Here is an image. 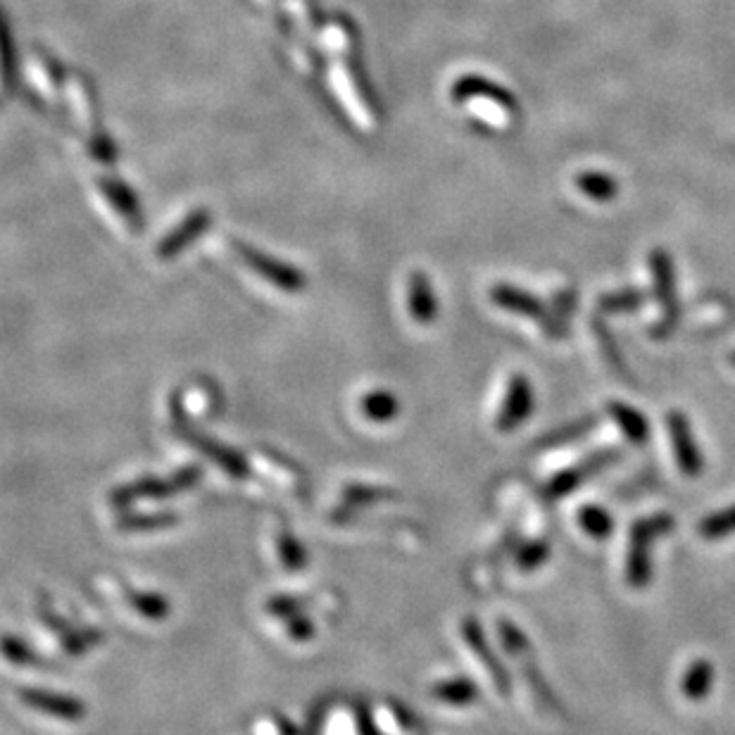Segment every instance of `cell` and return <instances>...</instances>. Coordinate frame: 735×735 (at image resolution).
Masks as SVG:
<instances>
[{"label":"cell","instance_id":"obj_23","mask_svg":"<svg viewBox=\"0 0 735 735\" xmlns=\"http://www.w3.org/2000/svg\"><path fill=\"white\" fill-rule=\"evenodd\" d=\"M127 600L131 602V607L143 614V617L162 619L169 614V605L155 593H134V590H131V593H127Z\"/></svg>","mask_w":735,"mask_h":735},{"label":"cell","instance_id":"obj_3","mask_svg":"<svg viewBox=\"0 0 735 735\" xmlns=\"http://www.w3.org/2000/svg\"><path fill=\"white\" fill-rule=\"evenodd\" d=\"M234 250L238 253V257L253 269L255 274H260L262 279H267L269 284H274L276 288L288 293H298L305 288V276L298 272V269L284 265V262L274 260V257L262 255L260 250L250 248V245L243 243H234Z\"/></svg>","mask_w":735,"mask_h":735},{"label":"cell","instance_id":"obj_7","mask_svg":"<svg viewBox=\"0 0 735 735\" xmlns=\"http://www.w3.org/2000/svg\"><path fill=\"white\" fill-rule=\"evenodd\" d=\"M617 460V450H607V452H600V455L590 457V460L576 464V467L571 469H564L562 474H557L555 479H552L548 483V498L557 500V498H564V495L571 493L576 486H581L583 481L590 479V476L595 474V471H600L605 464L614 462Z\"/></svg>","mask_w":735,"mask_h":735},{"label":"cell","instance_id":"obj_26","mask_svg":"<svg viewBox=\"0 0 735 735\" xmlns=\"http://www.w3.org/2000/svg\"><path fill=\"white\" fill-rule=\"evenodd\" d=\"M0 650H3V655L8 657L12 664H36L34 652H31L20 638L5 636L3 640H0Z\"/></svg>","mask_w":735,"mask_h":735},{"label":"cell","instance_id":"obj_22","mask_svg":"<svg viewBox=\"0 0 735 735\" xmlns=\"http://www.w3.org/2000/svg\"><path fill=\"white\" fill-rule=\"evenodd\" d=\"M579 524L583 533H588L595 540H605L614 531V519L598 505H583L579 512Z\"/></svg>","mask_w":735,"mask_h":735},{"label":"cell","instance_id":"obj_6","mask_svg":"<svg viewBox=\"0 0 735 735\" xmlns=\"http://www.w3.org/2000/svg\"><path fill=\"white\" fill-rule=\"evenodd\" d=\"M462 636H464V640H467L469 650L481 659V667L488 671L490 678H493L495 688H498L502 695L510 693V690H512L510 676H507L505 667H502V664H500L498 655H495V652L490 650V645H488L486 636H483V628L479 626V621H476V619H464Z\"/></svg>","mask_w":735,"mask_h":735},{"label":"cell","instance_id":"obj_19","mask_svg":"<svg viewBox=\"0 0 735 735\" xmlns=\"http://www.w3.org/2000/svg\"><path fill=\"white\" fill-rule=\"evenodd\" d=\"M100 191H103L105 196H108L110 203L115 205L124 217L131 219L138 229V224H141V212H138V203H136L134 193H131L129 188L122 184V181H115V179H100Z\"/></svg>","mask_w":735,"mask_h":735},{"label":"cell","instance_id":"obj_14","mask_svg":"<svg viewBox=\"0 0 735 735\" xmlns=\"http://www.w3.org/2000/svg\"><path fill=\"white\" fill-rule=\"evenodd\" d=\"M609 414L617 422L621 433L631 441L633 445H643L650 441V424L640 414L636 407L626 405V402H609Z\"/></svg>","mask_w":735,"mask_h":735},{"label":"cell","instance_id":"obj_16","mask_svg":"<svg viewBox=\"0 0 735 735\" xmlns=\"http://www.w3.org/2000/svg\"><path fill=\"white\" fill-rule=\"evenodd\" d=\"M184 438H186V441H191L193 445H198V448L203 450L205 455H210L212 460H215L219 467H224L226 471H229L231 476H238V479H241V476L248 474V464H245L241 457L236 455V452L222 448V445L210 441V438L196 436V431H191V429H184Z\"/></svg>","mask_w":735,"mask_h":735},{"label":"cell","instance_id":"obj_25","mask_svg":"<svg viewBox=\"0 0 735 735\" xmlns=\"http://www.w3.org/2000/svg\"><path fill=\"white\" fill-rule=\"evenodd\" d=\"M177 524V517L174 514H157V517H129L119 521L124 531H155V529H165V526Z\"/></svg>","mask_w":735,"mask_h":735},{"label":"cell","instance_id":"obj_1","mask_svg":"<svg viewBox=\"0 0 735 735\" xmlns=\"http://www.w3.org/2000/svg\"><path fill=\"white\" fill-rule=\"evenodd\" d=\"M674 529L671 514H652V517L638 519L628 538V557H626V581L631 588H647L652 576V543L657 538L667 536Z\"/></svg>","mask_w":735,"mask_h":735},{"label":"cell","instance_id":"obj_17","mask_svg":"<svg viewBox=\"0 0 735 735\" xmlns=\"http://www.w3.org/2000/svg\"><path fill=\"white\" fill-rule=\"evenodd\" d=\"M431 693L436 700L445 702V705H471V702H476V697H479V686H476L474 681H469V678L460 676L438 683Z\"/></svg>","mask_w":735,"mask_h":735},{"label":"cell","instance_id":"obj_24","mask_svg":"<svg viewBox=\"0 0 735 735\" xmlns=\"http://www.w3.org/2000/svg\"><path fill=\"white\" fill-rule=\"evenodd\" d=\"M279 555H281V562H284L291 571H298L305 567V550L300 548L298 540H295L291 533L284 531L279 536Z\"/></svg>","mask_w":735,"mask_h":735},{"label":"cell","instance_id":"obj_18","mask_svg":"<svg viewBox=\"0 0 735 735\" xmlns=\"http://www.w3.org/2000/svg\"><path fill=\"white\" fill-rule=\"evenodd\" d=\"M576 186L583 196L598 200V203H605V200H614L619 193V184L617 179L609 177V174L602 172H583L576 177Z\"/></svg>","mask_w":735,"mask_h":735},{"label":"cell","instance_id":"obj_29","mask_svg":"<svg viewBox=\"0 0 735 735\" xmlns=\"http://www.w3.org/2000/svg\"><path fill=\"white\" fill-rule=\"evenodd\" d=\"M288 631H291V636L295 640H305V638L312 636V626H310V621H307V619H293V624H291V628H288Z\"/></svg>","mask_w":735,"mask_h":735},{"label":"cell","instance_id":"obj_5","mask_svg":"<svg viewBox=\"0 0 735 735\" xmlns=\"http://www.w3.org/2000/svg\"><path fill=\"white\" fill-rule=\"evenodd\" d=\"M200 479V469L198 467H188L181 469L177 476H172L169 481H157V479H143L134 483V486L122 488L115 495L117 505H127V502L136 500V498H167V495L179 493V490L191 488L193 483H198Z\"/></svg>","mask_w":735,"mask_h":735},{"label":"cell","instance_id":"obj_15","mask_svg":"<svg viewBox=\"0 0 735 735\" xmlns=\"http://www.w3.org/2000/svg\"><path fill=\"white\" fill-rule=\"evenodd\" d=\"M714 686V667L709 659H695L686 669L681 678V693L688 697L690 702H702L712 693Z\"/></svg>","mask_w":735,"mask_h":735},{"label":"cell","instance_id":"obj_13","mask_svg":"<svg viewBox=\"0 0 735 735\" xmlns=\"http://www.w3.org/2000/svg\"><path fill=\"white\" fill-rule=\"evenodd\" d=\"M652 262V274H655V288L659 303L664 305V310L671 314V322L676 317V284H674V265H671V257L664 250H655L650 257Z\"/></svg>","mask_w":735,"mask_h":735},{"label":"cell","instance_id":"obj_20","mask_svg":"<svg viewBox=\"0 0 735 735\" xmlns=\"http://www.w3.org/2000/svg\"><path fill=\"white\" fill-rule=\"evenodd\" d=\"M697 533H700L705 540H724L735 536V505L726 507V510L707 514V517L697 524Z\"/></svg>","mask_w":735,"mask_h":735},{"label":"cell","instance_id":"obj_28","mask_svg":"<svg viewBox=\"0 0 735 735\" xmlns=\"http://www.w3.org/2000/svg\"><path fill=\"white\" fill-rule=\"evenodd\" d=\"M640 305V295L636 291H628V293H617V295H609V298L602 300V307L607 312H624V310H636Z\"/></svg>","mask_w":735,"mask_h":735},{"label":"cell","instance_id":"obj_12","mask_svg":"<svg viewBox=\"0 0 735 735\" xmlns=\"http://www.w3.org/2000/svg\"><path fill=\"white\" fill-rule=\"evenodd\" d=\"M407 305H410V314L417 324H431L433 317L438 314L436 295L431 291L429 279L422 272H414L410 276V286H407Z\"/></svg>","mask_w":735,"mask_h":735},{"label":"cell","instance_id":"obj_21","mask_svg":"<svg viewBox=\"0 0 735 735\" xmlns=\"http://www.w3.org/2000/svg\"><path fill=\"white\" fill-rule=\"evenodd\" d=\"M362 410H364V417L372 419V422L383 424V422H391V419L398 417L400 402L393 393L374 391L362 400Z\"/></svg>","mask_w":735,"mask_h":735},{"label":"cell","instance_id":"obj_8","mask_svg":"<svg viewBox=\"0 0 735 735\" xmlns=\"http://www.w3.org/2000/svg\"><path fill=\"white\" fill-rule=\"evenodd\" d=\"M452 98L455 100H467V98H488L493 103H498L502 110L514 112L517 110V98L510 91L502 89V86L493 84V81L476 77V74H467V77L457 79L452 84Z\"/></svg>","mask_w":735,"mask_h":735},{"label":"cell","instance_id":"obj_4","mask_svg":"<svg viewBox=\"0 0 735 735\" xmlns=\"http://www.w3.org/2000/svg\"><path fill=\"white\" fill-rule=\"evenodd\" d=\"M533 407H536V395H533L531 381L524 374H512L510 381H507V391L505 398H502L495 426L502 433L519 429L531 417Z\"/></svg>","mask_w":735,"mask_h":735},{"label":"cell","instance_id":"obj_10","mask_svg":"<svg viewBox=\"0 0 735 735\" xmlns=\"http://www.w3.org/2000/svg\"><path fill=\"white\" fill-rule=\"evenodd\" d=\"M207 226H210V212L200 207V210L191 212V215H188L184 222L179 224V229H174L172 234H167L165 238H162L160 248H157V255L165 257V260L167 257L179 255L181 250H184L186 245L193 241V238L203 234Z\"/></svg>","mask_w":735,"mask_h":735},{"label":"cell","instance_id":"obj_30","mask_svg":"<svg viewBox=\"0 0 735 735\" xmlns=\"http://www.w3.org/2000/svg\"><path fill=\"white\" fill-rule=\"evenodd\" d=\"M731 364L735 367V353H731Z\"/></svg>","mask_w":735,"mask_h":735},{"label":"cell","instance_id":"obj_11","mask_svg":"<svg viewBox=\"0 0 735 735\" xmlns=\"http://www.w3.org/2000/svg\"><path fill=\"white\" fill-rule=\"evenodd\" d=\"M490 298H493V303L502 307V310L521 314V317H531V319L545 317L543 305H540V300L536 298V295L521 291V288L517 286H507V284L493 286L490 288Z\"/></svg>","mask_w":735,"mask_h":735},{"label":"cell","instance_id":"obj_27","mask_svg":"<svg viewBox=\"0 0 735 735\" xmlns=\"http://www.w3.org/2000/svg\"><path fill=\"white\" fill-rule=\"evenodd\" d=\"M548 555H550V548L545 543H531V545H526V548L521 550L519 557H517L519 569H524V571L538 569L540 564H543L545 559H548Z\"/></svg>","mask_w":735,"mask_h":735},{"label":"cell","instance_id":"obj_9","mask_svg":"<svg viewBox=\"0 0 735 735\" xmlns=\"http://www.w3.org/2000/svg\"><path fill=\"white\" fill-rule=\"evenodd\" d=\"M22 702L31 709H39L43 714L58 716L65 721H79L86 712L77 697L48 693V690H22Z\"/></svg>","mask_w":735,"mask_h":735},{"label":"cell","instance_id":"obj_2","mask_svg":"<svg viewBox=\"0 0 735 735\" xmlns=\"http://www.w3.org/2000/svg\"><path fill=\"white\" fill-rule=\"evenodd\" d=\"M667 426L671 448H674V457L681 474L688 476V479H697V476L705 474V457H702L700 448H697L693 426H690L686 412H669Z\"/></svg>","mask_w":735,"mask_h":735}]
</instances>
